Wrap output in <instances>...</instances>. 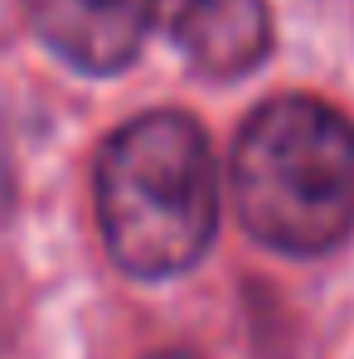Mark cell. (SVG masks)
I'll use <instances>...</instances> for the list:
<instances>
[{
  "mask_svg": "<svg viewBox=\"0 0 354 359\" xmlns=\"http://www.w3.org/2000/svg\"><path fill=\"white\" fill-rule=\"evenodd\" d=\"M170 44L204 78H243L272 54L267 0H156Z\"/></svg>",
  "mask_w": 354,
  "mask_h": 359,
  "instance_id": "cell-4",
  "label": "cell"
},
{
  "mask_svg": "<svg viewBox=\"0 0 354 359\" xmlns=\"http://www.w3.org/2000/svg\"><path fill=\"white\" fill-rule=\"evenodd\" d=\"M97 224L121 272L161 282L189 272L219 229L209 136L189 112L126 121L97 156Z\"/></svg>",
  "mask_w": 354,
  "mask_h": 359,
  "instance_id": "cell-1",
  "label": "cell"
},
{
  "mask_svg": "<svg viewBox=\"0 0 354 359\" xmlns=\"http://www.w3.org/2000/svg\"><path fill=\"white\" fill-rule=\"evenodd\" d=\"M34 34L78 73H117L141 54L156 0H25Z\"/></svg>",
  "mask_w": 354,
  "mask_h": 359,
  "instance_id": "cell-3",
  "label": "cell"
},
{
  "mask_svg": "<svg viewBox=\"0 0 354 359\" xmlns=\"http://www.w3.org/2000/svg\"><path fill=\"white\" fill-rule=\"evenodd\" d=\"M238 219L262 248L320 257L354 233V121L306 93L262 102L233 146Z\"/></svg>",
  "mask_w": 354,
  "mask_h": 359,
  "instance_id": "cell-2",
  "label": "cell"
},
{
  "mask_svg": "<svg viewBox=\"0 0 354 359\" xmlns=\"http://www.w3.org/2000/svg\"><path fill=\"white\" fill-rule=\"evenodd\" d=\"M151 359H194V355H179V350H170V355H151Z\"/></svg>",
  "mask_w": 354,
  "mask_h": 359,
  "instance_id": "cell-5",
  "label": "cell"
}]
</instances>
